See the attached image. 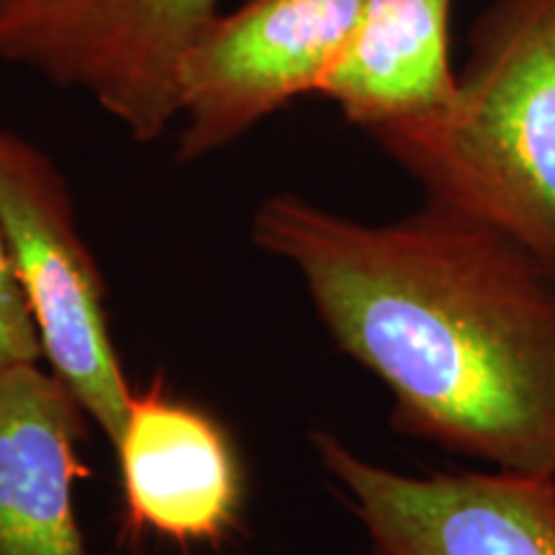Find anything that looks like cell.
Returning <instances> with one entry per match:
<instances>
[{"mask_svg": "<svg viewBox=\"0 0 555 555\" xmlns=\"http://www.w3.org/2000/svg\"><path fill=\"white\" fill-rule=\"evenodd\" d=\"M221 0H0V62L78 90L150 144L178 124V75Z\"/></svg>", "mask_w": 555, "mask_h": 555, "instance_id": "277c9868", "label": "cell"}, {"mask_svg": "<svg viewBox=\"0 0 555 555\" xmlns=\"http://www.w3.org/2000/svg\"><path fill=\"white\" fill-rule=\"evenodd\" d=\"M450 9L453 0H367L317 93L367 134L442 114L457 93Z\"/></svg>", "mask_w": 555, "mask_h": 555, "instance_id": "9c48e42d", "label": "cell"}, {"mask_svg": "<svg viewBox=\"0 0 555 555\" xmlns=\"http://www.w3.org/2000/svg\"><path fill=\"white\" fill-rule=\"evenodd\" d=\"M121 476V538L219 547L240 530L247 478L232 435L163 378L134 391L114 446Z\"/></svg>", "mask_w": 555, "mask_h": 555, "instance_id": "52a82bcc", "label": "cell"}, {"mask_svg": "<svg viewBox=\"0 0 555 555\" xmlns=\"http://www.w3.org/2000/svg\"><path fill=\"white\" fill-rule=\"evenodd\" d=\"M90 422L52 371L0 367V555H90L75 509Z\"/></svg>", "mask_w": 555, "mask_h": 555, "instance_id": "ba28073f", "label": "cell"}, {"mask_svg": "<svg viewBox=\"0 0 555 555\" xmlns=\"http://www.w3.org/2000/svg\"><path fill=\"white\" fill-rule=\"evenodd\" d=\"M41 343L34 319L13 275L9 247L0 229V367L16 363H39Z\"/></svg>", "mask_w": 555, "mask_h": 555, "instance_id": "30bf717a", "label": "cell"}, {"mask_svg": "<svg viewBox=\"0 0 555 555\" xmlns=\"http://www.w3.org/2000/svg\"><path fill=\"white\" fill-rule=\"evenodd\" d=\"M0 229L41 358L114 446L134 388L111 339L106 286L54 159L0 129Z\"/></svg>", "mask_w": 555, "mask_h": 555, "instance_id": "3957f363", "label": "cell"}, {"mask_svg": "<svg viewBox=\"0 0 555 555\" xmlns=\"http://www.w3.org/2000/svg\"><path fill=\"white\" fill-rule=\"evenodd\" d=\"M367 0H247L214 16L178 75V159L232 147L298 95L317 93Z\"/></svg>", "mask_w": 555, "mask_h": 555, "instance_id": "5b68a950", "label": "cell"}, {"mask_svg": "<svg viewBox=\"0 0 555 555\" xmlns=\"http://www.w3.org/2000/svg\"><path fill=\"white\" fill-rule=\"evenodd\" d=\"M249 232L296 270L339 350L384 384L399 435L555 478L551 262L435 201L365 224L278 193Z\"/></svg>", "mask_w": 555, "mask_h": 555, "instance_id": "6da1fadb", "label": "cell"}, {"mask_svg": "<svg viewBox=\"0 0 555 555\" xmlns=\"http://www.w3.org/2000/svg\"><path fill=\"white\" fill-rule=\"evenodd\" d=\"M427 201L555 268V0H502L442 114L371 131Z\"/></svg>", "mask_w": 555, "mask_h": 555, "instance_id": "7a4b0ae2", "label": "cell"}, {"mask_svg": "<svg viewBox=\"0 0 555 555\" xmlns=\"http://www.w3.org/2000/svg\"><path fill=\"white\" fill-rule=\"evenodd\" d=\"M319 466L365 530L371 555H555V478L519 470L409 476L311 433Z\"/></svg>", "mask_w": 555, "mask_h": 555, "instance_id": "8992f818", "label": "cell"}]
</instances>
